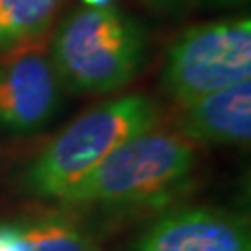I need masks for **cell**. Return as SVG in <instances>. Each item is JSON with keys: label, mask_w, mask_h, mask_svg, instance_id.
<instances>
[{"label": "cell", "mask_w": 251, "mask_h": 251, "mask_svg": "<svg viewBox=\"0 0 251 251\" xmlns=\"http://www.w3.org/2000/svg\"><path fill=\"white\" fill-rule=\"evenodd\" d=\"M198 170L196 145L151 128L116 147L56 203L102 214L160 212L184 196Z\"/></svg>", "instance_id": "1"}, {"label": "cell", "mask_w": 251, "mask_h": 251, "mask_svg": "<svg viewBox=\"0 0 251 251\" xmlns=\"http://www.w3.org/2000/svg\"><path fill=\"white\" fill-rule=\"evenodd\" d=\"M158 102L144 93L121 95L73 119L25 166L21 190L45 201H58L116 147L158 126Z\"/></svg>", "instance_id": "2"}, {"label": "cell", "mask_w": 251, "mask_h": 251, "mask_svg": "<svg viewBox=\"0 0 251 251\" xmlns=\"http://www.w3.org/2000/svg\"><path fill=\"white\" fill-rule=\"evenodd\" d=\"M49 58L69 91L112 93L142 71L147 34L142 23L117 6L78 8L58 26Z\"/></svg>", "instance_id": "3"}, {"label": "cell", "mask_w": 251, "mask_h": 251, "mask_svg": "<svg viewBox=\"0 0 251 251\" xmlns=\"http://www.w3.org/2000/svg\"><path fill=\"white\" fill-rule=\"evenodd\" d=\"M251 76V21L222 19L186 28L166 50L160 84L186 104Z\"/></svg>", "instance_id": "4"}, {"label": "cell", "mask_w": 251, "mask_h": 251, "mask_svg": "<svg viewBox=\"0 0 251 251\" xmlns=\"http://www.w3.org/2000/svg\"><path fill=\"white\" fill-rule=\"evenodd\" d=\"M126 251H251L250 220L212 205L171 206L136 233Z\"/></svg>", "instance_id": "5"}, {"label": "cell", "mask_w": 251, "mask_h": 251, "mask_svg": "<svg viewBox=\"0 0 251 251\" xmlns=\"http://www.w3.org/2000/svg\"><path fill=\"white\" fill-rule=\"evenodd\" d=\"M63 84L50 58L36 49L0 56V132L32 136L60 114Z\"/></svg>", "instance_id": "6"}, {"label": "cell", "mask_w": 251, "mask_h": 251, "mask_svg": "<svg viewBox=\"0 0 251 251\" xmlns=\"http://www.w3.org/2000/svg\"><path fill=\"white\" fill-rule=\"evenodd\" d=\"M175 128L194 145H248L251 140V80L180 104Z\"/></svg>", "instance_id": "7"}, {"label": "cell", "mask_w": 251, "mask_h": 251, "mask_svg": "<svg viewBox=\"0 0 251 251\" xmlns=\"http://www.w3.org/2000/svg\"><path fill=\"white\" fill-rule=\"evenodd\" d=\"M65 0H0V56L43 43Z\"/></svg>", "instance_id": "8"}, {"label": "cell", "mask_w": 251, "mask_h": 251, "mask_svg": "<svg viewBox=\"0 0 251 251\" xmlns=\"http://www.w3.org/2000/svg\"><path fill=\"white\" fill-rule=\"evenodd\" d=\"M30 251H104L67 210H43L13 222Z\"/></svg>", "instance_id": "9"}, {"label": "cell", "mask_w": 251, "mask_h": 251, "mask_svg": "<svg viewBox=\"0 0 251 251\" xmlns=\"http://www.w3.org/2000/svg\"><path fill=\"white\" fill-rule=\"evenodd\" d=\"M145 6L162 15H177L201 4V0H142Z\"/></svg>", "instance_id": "10"}, {"label": "cell", "mask_w": 251, "mask_h": 251, "mask_svg": "<svg viewBox=\"0 0 251 251\" xmlns=\"http://www.w3.org/2000/svg\"><path fill=\"white\" fill-rule=\"evenodd\" d=\"M0 251H30L15 224H0Z\"/></svg>", "instance_id": "11"}, {"label": "cell", "mask_w": 251, "mask_h": 251, "mask_svg": "<svg viewBox=\"0 0 251 251\" xmlns=\"http://www.w3.org/2000/svg\"><path fill=\"white\" fill-rule=\"evenodd\" d=\"M206 9H242L250 6V0H201Z\"/></svg>", "instance_id": "12"}, {"label": "cell", "mask_w": 251, "mask_h": 251, "mask_svg": "<svg viewBox=\"0 0 251 251\" xmlns=\"http://www.w3.org/2000/svg\"><path fill=\"white\" fill-rule=\"evenodd\" d=\"M114 0H82L84 8H106V6H112Z\"/></svg>", "instance_id": "13"}]
</instances>
